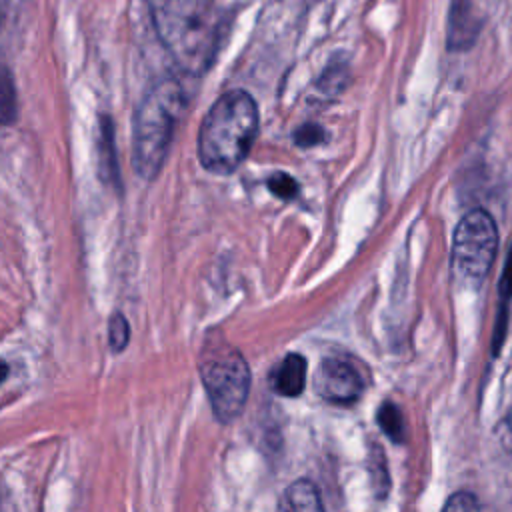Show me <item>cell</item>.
Wrapping results in <instances>:
<instances>
[{
  "mask_svg": "<svg viewBox=\"0 0 512 512\" xmlns=\"http://www.w3.org/2000/svg\"><path fill=\"white\" fill-rule=\"evenodd\" d=\"M498 248L494 218L482 210H470L456 226L452 240V272L464 284H478L492 268Z\"/></svg>",
  "mask_w": 512,
  "mask_h": 512,
  "instance_id": "5",
  "label": "cell"
},
{
  "mask_svg": "<svg viewBox=\"0 0 512 512\" xmlns=\"http://www.w3.org/2000/svg\"><path fill=\"white\" fill-rule=\"evenodd\" d=\"M498 436H500V442L506 446V450L512 452V412L498 426Z\"/></svg>",
  "mask_w": 512,
  "mask_h": 512,
  "instance_id": "19",
  "label": "cell"
},
{
  "mask_svg": "<svg viewBox=\"0 0 512 512\" xmlns=\"http://www.w3.org/2000/svg\"><path fill=\"white\" fill-rule=\"evenodd\" d=\"M200 380L210 398L214 416L232 422L244 410L250 392V370L236 348H214L200 360Z\"/></svg>",
  "mask_w": 512,
  "mask_h": 512,
  "instance_id": "4",
  "label": "cell"
},
{
  "mask_svg": "<svg viewBox=\"0 0 512 512\" xmlns=\"http://www.w3.org/2000/svg\"><path fill=\"white\" fill-rule=\"evenodd\" d=\"M102 172H104V178L112 180L114 184H118V166H116V160H114V146H112V124H110V118H104L102 120Z\"/></svg>",
  "mask_w": 512,
  "mask_h": 512,
  "instance_id": "13",
  "label": "cell"
},
{
  "mask_svg": "<svg viewBox=\"0 0 512 512\" xmlns=\"http://www.w3.org/2000/svg\"><path fill=\"white\" fill-rule=\"evenodd\" d=\"M480 30H482V24L474 12L472 0H450L446 48L450 52H464L472 48Z\"/></svg>",
  "mask_w": 512,
  "mask_h": 512,
  "instance_id": "7",
  "label": "cell"
},
{
  "mask_svg": "<svg viewBox=\"0 0 512 512\" xmlns=\"http://www.w3.org/2000/svg\"><path fill=\"white\" fill-rule=\"evenodd\" d=\"M376 420H378V426L382 428V432L396 444L404 442V436H406V428H404V418H402V412L392 404V402H386L378 408V414H376Z\"/></svg>",
  "mask_w": 512,
  "mask_h": 512,
  "instance_id": "11",
  "label": "cell"
},
{
  "mask_svg": "<svg viewBox=\"0 0 512 512\" xmlns=\"http://www.w3.org/2000/svg\"><path fill=\"white\" fill-rule=\"evenodd\" d=\"M108 338H110V348L114 352H122L130 340V326L128 320L122 314H114L108 322Z\"/></svg>",
  "mask_w": 512,
  "mask_h": 512,
  "instance_id": "15",
  "label": "cell"
},
{
  "mask_svg": "<svg viewBox=\"0 0 512 512\" xmlns=\"http://www.w3.org/2000/svg\"><path fill=\"white\" fill-rule=\"evenodd\" d=\"M316 392L332 404H354L364 392V378L348 360L326 358L316 372Z\"/></svg>",
  "mask_w": 512,
  "mask_h": 512,
  "instance_id": "6",
  "label": "cell"
},
{
  "mask_svg": "<svg viewBox=\"0 0 512 512\" xmlns=\"http://www.w3.org/2000/svg\"><path fill=\"white\" fill-rule=\"evenodd\" d=\"M268 188L274 196L282 198V200H292L298 194V182L284 172H276L268 178Z\"/></svg>",
  "mask_w": 512,
  "mask_h": 512,
  "instance_id": "16",
  "label": "cell"
},
{
  "mask_svg": "<svg viewBox=\"0 0 512 512\" xmlns=\"http://www.w3.org/2000/svg\"><path fill=\"white\" fill-rule=\"evenodd\" d=\"M280 508L294 512H318L322 510L320 492L310 480H296L284 490Z\"/></svg>",
  "mask_w": 512,
  "mask_h": 512,
  "instance_id": "9",
  "label": "cell"
},
{
  "mask_svg": "<svg viewBox=\"0 0 512 512\" xmlns=\"http://www.w3.org/2000/svg\"><path fill=\"white\" fill-rule=\"evenodd\" d=\"M480 504L478 500L474 498V494L470 492H456L448 498V502L444 504V510H454V512H460V510H476Z\"/></svg>",
  "mask_w": 512,
  "mask_h": 512,
  "instance_id": "18",
  "label": "cell"
},
{
  "mask_svg": "<svg viewBox=\"0 0 512 512\" xmlns=\"http://www.w3.org/2000/svg\"><path fill=\"white\" fill-rule=\"evenodd\" d=\"M258 134V106L244 90L222 94L206 112L198 132L200 164L212 174L234 172Z\"/></svg>",
  "mask_w": 512,
  "mask_h": 512,
  "instance_id": "2",
  "label": "cell"
},
{
  "mask_svg": "<svg viewBox=\"0 0 512 512\" xmlns=\"http://www.w3.org/2000/svg\"><path fill=\"white\" fill-rule=\"evenodd\" d=\"M6 376H8V364L0 358V384L6 380Z\"/></svg>",
  "mask_w": 512,
  "mask_h": 512,
  "instance_id": "20",
  "label": "cell"
},
{
  "mask_svg": "<svg viewBox=\"0 0 512 512\" xmlns=\"http://www.w3.org/2000/svg\"><path fill=\"white\" fill-rule=\"evenodd\" d=\"M512 300V250L508 254L502 278H500V308L496 316V330H494V352L500 348L504 334H506V318H508V302Z\"/></svg>",
  "mask_w": 512,
  "mask_h": 512,
  "instance_id": "10",
  "label": "cell"
},
{
  "mask_svg": "<svg viewBox=\"0 0 512 512\" xmlns=\"http://www.w3.org/2000/svg\"><path fill=\"white\" fill-rule=\"evenodd\" d=\"M324 140V130L318 124H304L294 132V142L298 146H316Z\"/></svg>",
  "mask_w": 512,
  "mask_h": 512,
  "instance_id": "17",
  "label": "cell"
},
{
  "mask_svg": "<svg viewBox=\"0 0 512 512\" xmlns=\"http://www.w3.org/2000/svg\"><path fill=\"white\" fill-rule=\"evenodd\" d=\"M16 114V92L10 72L0 66V124H8Z\"/></svg>",
  "mask_w": 512,
  "mask_h": 512,
  "instance_id": "12",
  "label": "cell"
},
{
  "mask_svg": "<svg viewBox=\"0 0 512 512\" xmlns=\"http://www.w3.org/2000/svg\"><path fill=\"white\" fill-rule=\"evenodd\" d=\"M272 386L280 396H286V398L300 396L306 386V358L296 352L288 354L274 370Z\"/></svg>",
  "mask_w": 512,
  "mask_h": 512,
  "instance_id": "8",
  "label": "cell"
},
{
  "mask_svg": "<svg viewBox=\"0 0 512 512\" xmlns=\"http://www.w3.org/2000/svg\"><path fill=\"white\" fill-rule=\"evenodd\" d=\"M4 18H6V0H0V28L4 24Z\"/></svg>",
  "mask_w": 512,
  "mask_h": 512,
  "instance_id": "21",
  "label": "cell"
},
{
  "mask_svg": "<svg viewBox=\"0 0 512 512\" xmlns=\"http://www.w3.org/2000/svg\"><path fill=\"white\" fill-rule=\"evenodd\" d=\"M348 84V66L344 62H332L320 76L318 88L326 94H338Z\"/></svg>",
  "mask_w": 512,
  "mask_h": 512,
  "instance_id": "14",
  "label": "cell"
},
{
  "mask_svg": "<svg viewBox=\"0 0 512 512\" xmlns=\"http://www.w3.org/2000/svg\"><path fill=\"white\" fill-rule=\"evenodd\" d=\"M184 110V90L178 80H158L140 100L134 116V170L152 180L168 154L174 128Z\"/></svg>",
  "mask_w": 512,
  "mask_h": 512,
  "instance_id": "3",
  "label": "cell"
},
{
  "mask_svg": "<svg viewBox=\"0 0 512 512\" xmlns=\"http://www.w3.org/2000/svg\"><path fill=\"white\" fill-rule=\"evenodd\" d=\"M150 12L162 46L182 72L200 76L214 64L228 20L212 0H156Z\"/></svg>",
  "mask_w": 512,
  "mask_h": 512,
  "instance_id": "1",
  "label": "cell"
}]
</instances>
